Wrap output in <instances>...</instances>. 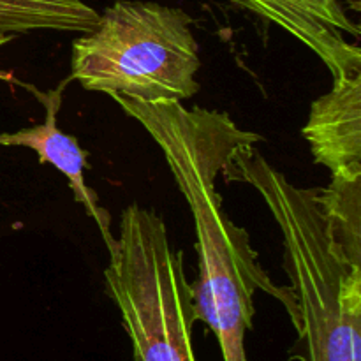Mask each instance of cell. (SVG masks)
Here are the masks:
<instances>
[{
	"mask_svg": "<svg viewBox=\"0 0 361 361\" xmlns=\"http://www.w3.org/2000/svg\"><path fill=\"white\" fill-rule=\"evenodd\" d=\"M71 78L63 80L56 90L35 92V97L44 104L46 118L39 126L20 129L16 133H0V147H23L30 148L39 155V162L51 164L59 169L69 182L76 203L85 208L88 215L97 224L99 233L104 240L106 249H111L115 243V235L111 231V217L97 201V194L85 182V169L88 168L87 152L80 147L76 137L62 133L56 123L60 104H62V90Z\"/></svg>",
	"mask_w": 361,
	"mask_h": 361,
	"instance_id": "obj_6",
	"label": "cell"
},
{
	"mask_svg": "<svg viewBox=\"0 0 361 361\" xmlns=\"http://www.w3.org/2000/svg\"><path fill=\"white\" fill-rule=\"evenodd\" d=\"M284 270L296 296L295 358L361 361V267L324 233H307L286 245Z\"/></svg>",
	"mask_w": 361,
	"mask_h": 361,
	"instance_id": "obj_4",
	"label": "cell"
},
{
	"mask_svg": "<svg viewBox=\"0 0 361 361\" xmlns=\"http://www.w3.org/2000/svg\"><path fill=\"white\" fill-rule=\"evenodd\" d=\"M192 18L180 7L116 0L73 42L71 80L137 101H187L200 90Z\"/></svg>",
	"mask_w": 361,
	"mask_h": 361,
	"instance_id": "obj_2",
	"label": "cell"
},
{
	"mask_svg": "<svg viewBox=\"0 0 361 361\" xmlns=\"http://www.w3.org/2000/svg\"><path fill=\"white\" fill-rule=\"evenodd\" d=\"M97 20L99 13L85 0H0V37L39 30L83 34Z\"/></svg>",
	"mask_w": 361,
	"mask_h": 361,
	"instance_id": "obj_8",
	"label": "cell"
},
{
	"mask_svg": "<svg viewBox=\"0 0 361 361\" xmlns=\"http://www.w3.org/2000/svg\"><path fill=\"white\" fill-rule=\"evenodd\" d=\"M302 133L314 161L331 175L361 168V73L334 81L312 102Z\"/></svg>",
	"mask_w": 361,
	"mask_h": 361,
	"instance_id": "obj_7",
	"label": "cell"
},
{
	"mask_svg": "<svg viewBox=\"0 0 361 361\" xmlns=\"http://www.w3.org/2000/svg\"><path fill=\"white\" fill-rule=\"evenodd\" d=\"M111 99L157 143L192 212L200 264V277L190 284L196 321L215 335L222 360L247 361L245 335L252 330L257 291L279 300L293 323L296 319L293 289L277 286L263 270L249 233L226 215L215 189L233 155L263 137L240 129L224 111L185 108L180 101Z\"/></svg>",
	"mask_w": 361,
	"mask_h": 361,
	"instance_id": "obj_1",
	"label": "cell"
},
{
	"mask_svg": "<svg viewBox=\"0 0 361 361\" xmlns=\"http://www.w3.org/2000/svg\"><path fill=\"white\" fill-rule=\"evenodd\" d=\"M277 25L328 67L334 81L361 73L360 30L341 0H236Z\"/></svg>",
	"mask_w": 361,
	"mask_h": 361,
	"instance_id": "obj_5",
	"label": "cell"
},
{
	"mask_svg": "<svg viewBox=\"0 0 361 361\" xmlns=\"http://www.w3.org/2000/svg\"><path fill=\"white\" fill-rule=\"evenodd\" d=\"M4 44H6V41H4V39L0 37V46H4Z\"/></svg>",
	"mask_w": 361,
	"mask_h": 361,
	"instance_id": "obj_10",
	"label": "cell"
},
{
	"mask_svg": "<svg viewBox=\"0 0 361 361\" xmlns=\"http://www.w3.org/2000/svg\"><path fill=\"white\" fill-rule=\"evenodd\" d=\"M104 284L133 345V361H197L183 252L171 247L157 212L140 203L122 212Z\"/></svg>",
	"mask_w": 361,
	"mask_h": 361,
	"instance_id": "obj_3",
	"label": "cell"
},
{
	"mask_svg": "<svg viewBox=\"0 0 361 361\" xmlns=\"http://www.w3.org/2000/svg\"><path fill=\"white\" fill-rule=\"evenodd\" d=\"M316 197L328 233L353 264H361V168L331 175Z\"/></svg>",
	"mask_w": 361,
	"mask_h": 361,
	"instance_id": "obj_9",
	"label": "cell"
}]
</instances>
